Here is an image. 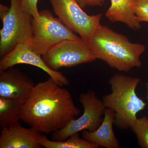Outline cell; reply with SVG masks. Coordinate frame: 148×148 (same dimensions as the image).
<instances>
[{"label":"cell","mask_w":148,"mask_h":148,"mask_svg":"<svg viewBox=\"0 0 148 148\" xmlns=\"http://www.w3.org/2000/svg\"><path fill=\"white\" fill-rule=\"evenodd\" d=\"M63 87L51 77L35 85L22 107L21 120L40 133H53L65 127L81 111Z\"/></svg>","instance_id":"6da1fadb"},{"label":"cell","mask_w":148,"mask_h":148,"mask_svg":"<svg viewBox=\"0 0 148 148\" xmlns=\"http://www.w3.org/2000/svg\"><path fill=\"white\" fill-rule=\"evenodd\" d=\"M96 56L112 69L127 72L142 65L140 56L145 51L143 45L130 42L126 36L101 25L86 41Z\"/></svg>","instance_id":"7a4b0ae2"},{"label":"cell","mask_w":148,"mask_h":148,"mask_svg":"<svg viewBox=\"0 0 148 148\" xmlns=\"http://www.w3.org/2000/svg\"><path fill=\"white\" fill-rule=\"evenodd\" d=\"M140 81L136 77L115 74L109 79L111 92L102 98L106 108L114 112V125L118 128L126 130L137 121V115L145 108L147 103L140 99L136 89Z\"/></svg>","instance_id":"3957f363"},{"label":"cell","mask_w":148,"mask_h":148,"mask_svg":"<svg viewBox=\"0 0 148 148\" xmlns=\"http://www.w3.org/2000/svg\"><path fill=\"white\" fill-rule=\"evenodd\" d=\"M10 1V8L0 5L3 24L0 31L1 59L18 44L29 42L32 35L33 16L22 10L21 0Z\"/></svg>","instance_id":"277c9868"},{"label":"cell","mask_w":148,"mask_h":148,"mask_svg":"<svg viewBox=\"0 0 148 148\" xmlns=\"http://www.w3.org/2000/svg\"><path fill=\"white\" fill-rule=\"evenodd\" d=\"M37 18L33 17L32 35L28 43L37 53L43 56L53 47L67 40L81 39L48 10L39 11Z\"/></svg>","instance_id":"5b68a950"},{"label":"cell","mask_w":148,"mask_h":148,"mask_svg":"<svg viewBox=\"0 0 148 148\" xmlns=\"http://www.w3.org/2000/svg\"><path fill=\"white\" fill-rule=\"evenodd\" d=\"M79 99L83 107L82 115L77 119L72 120L64 128L52 133L51 140L64 141L81 131H95L101 125L106 108L102 100L97 97L95 91L91 89L81 93Z\"/></svg>","instance_id":"8992f818"},{"label":"cell","mask_w":148,"mask_h":148,"mask_svg":"<svg viewBox=\"0 0 148 148\" xmlns=\"http://www.w3.org/2000/svg\"><path fill=\"white\" fill-rule=\"evenodd\" d=\"M50 2L62 23L85 41L101 25L102 14L88 15L76 0H50Z\"/></svg>","instance_id":"52a82bcc"},{"label":"cell","mask_w":148,"mask_h":148,"mask_svg":"<svg viewBox=\"0 0 148 148\" xmlns=\"http://www.w3.org/2000/svg\"><path fill=\"white\" fill-rule=\"evenodd\" d=\"M42 57L46 65L55 71L91 63L97 59L87 43L82 39L64 41L51 49Z\"/></svg>","instance_id":"ba28073f"},{"label":"cell","mask_w":148,"mask_h":148,"mask_svg":"<svg viewBox=\"0 0 148 148\" xmlns=\"http://www.w3.org/2000/svg\"><path fill=\"white\" fill-rule=\"evenodd\" d=\"M20 64H29L42 69L61 86H66L70 83L69 80L62 73L51 69L44 61L42 56L33 50L28 42L18 44L8 54L1 58L0 71Z\"/></svg>","instance_id":"9c48e42d"},{"label":"cell","mask_w":148,"mask_h":148,"mask_svg":"<svg viewBox=\"0 0 148 148\" xmlns=\"http://www.w3.org/2000/svg\"><path fill=\"white\" fill-rule=\"evenodd\" d=\"M35 85L28 76L14 66L0 71V97L25 103Z\"/></svg>","instance_id":"30bf717a"},{"label":"cell","mask_w":148,"mask_h":148,"mask_svg":"<svg viewBox=\"0 0 148 148\" xmlns=\"http://www.w3.org/2000/svg\"><path fill=\"white\" fill-rule=\"evenodd\" d=\"M0 148H41V135L33 128H25L19 122L1 129Z\"/></svg>","instance_id":"8fae6325"},{"label":"cell","mask_w":148,"mask_h":148,"mask_svg":"<svg viewBox=\"0 0 148 148\" xmlns=\"http://www.w3.org/2000/svg\"><path fill=\"white\" fill-rule=\"evenodd\" d=\"M115 115L112 111L106 108L101 125L94 131H83V138L98 147L106 148H119L120 144L114 132Z\"/></svg>","instance_id":"7c38bea8"},{"label":"cell","mask_w":148,"mask_h":148,"mask_svg":"<svg viewBox=\"0 0 148 148\" xmlns=\"http://www.w3.org/2000/svg\"><path fill=\"white\" fill-rule=\"evenodd\" d=\"M135 0H111V5L106 13L112 22H120L135 30L141 28V22L135 14Z\"/></svg>","instance_id":"4fadbf2b"},{"label":"cell","mask_w":148,"mask_h":148,"mask_svg":"<svg viewBox=\"0 0 148 148\" xmlns=\"http://www.w3.org/2000/svg\"><path fill=\"white\" fill-rule=\"evenodd\" d=\"M24 103L15 99L0 97L1 129L19 122Z\"/></svg>","instance_id":"5bb4252c"},{"label":"cell","mask_w":148,"mask_h":148,"mask_svg":"<svg viewBox=\"0 0 148 148\" xmlns=\"http://www.w3.org/2000/svg\"><path fill=\"white\" fill-rule=\"evenodd\" d=\"M39 142L42 147L46 148H98L97 145L80 138L79 133L70 136L64 141H57L48 139L41 135Z\"/></svg>","instance_id":"9a60e30c"},{"label":"cell","mask_w":148,"mask_h":148,"mask_svg":"<svg viewBox=\"0 0 148 148\" xmlns=\"http://www.w3.org/2000/svg\"><path fill=\"white\" fill-rule=\"evenodd\" d=\"M137 137L140 147L148 148V117L146 115L138 119L131 127Z\"/></svg>","instance_id":"2e32d148"},{"label":"cell","mask_w":148,"mask_h":148,"mask_svg":"<svg viewBox=\"0 0 148 148\" xmlns=\"http://www.w3.org/2000/svg\"><path fill=\"white\" fill-rule=\"evenodd\" d=\"M135 12L140 22H148V0H135Z\"/></svg>","instance_id":"e0dca14e"},{"label":"cell","mask_w":148,"mask_h":148,"mask_svg":"<svg viewBox=\"0 0 148 148\" xmlns=\"http://www.w3.org/2000/svg\"><path fill=\"white\" fill-rule=\"evenodd\" d=\"M38 1L21 0V8L24 11L29 14L34 18H37L39 15L37 7Z\"/></svg>","instance_id":"ac0fdd59"},{"label":"cell","mask_w":148,"mask_h":148,"mask_svg":"<svg viewBox=\"0 0 148 148\" xmlns=\"http://www.w3.org/2000/svg\"><path fill=\"white\" fill-rule=\"evenodd\" d=\"M82 8L90 6H101L105 3V0H76Z\"/></svg>","instance_id":"d6986e66"},{"label":"cell","mask_w":148,"mask_h":148,"mask_svg":"<svg viewBox=\"0 0 148 148\" xmlns=\"http://www.w3.org/2000/svg\"><path fill=\"white\" fill-rule=\"evenodd\" d=\"M146 89H147V103L148 105V82L146 84Z\"/></svg>","instance_id":"ffe728a7"},{"label":"cell","mask_w":148,"mask_h":148,"mask_svg":"<svg viewBox=\"0 0 148 148\" xmlns=\"http://www.w3.org/2000/svg\"><path fill=\"white\" fill-rule=\"evenodd\" d=\"M147 116H148V115H147Z\"/></svg>","instance_id":"44dd1931"}]
</instances>
